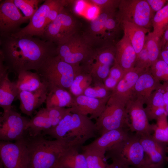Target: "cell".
Segmentation results:
<instances>
[{"label":"cell","mask_w":168,"mask_h":168,"mask_svg":"<svg viewBox=\"0 0 168 168\" xmlns=\"http://www.w3.org/2000/svg\"><path fill=\"white\" fill-rule=\"evenodd\" d=\"M0 56L8 71H37L49 57L57 55V45L38 37L0 36Z\"/></svg>","instance_id":"cell-1"},{"label":"cell","mask_w":168,"mask_h":168,"mask_svg":"<svg viewBox=\"0 0 168 168\" xmlns=\"http://www.w3.org/2000/svg\"><path fill=\"white\" fill-rule=\"evenodd\" d=\"M29 154L28 168H55L62 157L70 149L80 146L64 140L47 139L41 134L24 137Z\"/></svg>","instance_id":"cell-2"},{"label":"cell","mask_w":168,"mask_h":168,"mask_svg":"<svg viewBox=\"0 0 168 168\" xmlns=\"http://www.w3.org/2000/svg\"><path fill=\"white\" fill-rule=\"evenodd\" d=\"M97 134L95 123L89 117L72 112L71 109L56 126L41 134L72 142L82 147L86 141L96 137Z\"/></svg>","instance_id":"cell-3"},{"label":"cell","mask_w":168,"mask_h":168,"mask_svg":"<svg viewBox=\"0 0 168 168\" xmlns=\"http://www.w3.org/2000/svg\"><path fill=\"white\" fill-rule=\"evenodd\" d=\"M82 70L81 66L70 64L55 55L48 58L36 72L48 91L54 87L69 91L75 77Z\"/></svg>","instance_id":"cell-4"},{"label":"cell","mask_w":168,"mask_h":168,"mask_svg":"<svg viewBox=\"0 0 168 168\" xmlns=\"http://www.w3.org/2000/svg\"><path fill=\"white\" fill-rule=\"evenodd\" d=\"M139 135L131 133L126 139L115 144L105 154L110 158L134 168H148L145 154Z\"/></svg>","instance_id":"cell-5"},{"label":"cell","mask_w":168,"mask_h":168,"mask_svg":"<svg viewBox=\"0 0 168 168\" xmlns=\"http://www.w3.org/2000/svg\"><path fill=\"white\" fill-rule=\"evenodd\" d=\"M126 103L111 94L104 110L95 123L99 136L111 130L120 128L129 129V120Z\"/></svg>","instance_id":"cell-6"},{"label":"cell","mask_w":168,"mask_h":168,"mask_svg":"<svg viewBox=\"0 0 168 168\" xmlns=\"http://www.w3.org/2000/svg\"><path fill=\"white\" fill-rule=\"evenodd\" d=\"M80 22L66 5L45 30L41 38L57 46L79 33Z\"/></svg>","instance_id":"cell-7"},{"label":"cell","mask_w":168,"mask_h":168,"mask_svg":"<svg viewBox=\"0 0 168 168\" xmlns=\"http://www.w3.org/2000/svg\"><path fill=\"white\" fill-rule=\"evenodd\" d=\"M95 50L78 33L57 46V55L70 64L84 66L92 59Z\"/></svg>","instance_id":"cell-8"},{"label":"cell","mask_w":168,"mask_h":168,"mask_svg":"<svg viewBox=\"0 0 168 168\" xmlns=\"http://www.w3.org/2000/svg\"><path fill=\"white\" fill-rule=\"evenodd\" d=\"M116 16L126 21L149 29L155 13L146 0H120Z\"/></svg>","instance_id":"cell-9"},{"label":"cell","mask_w":168,"mask_h":168,"mask_svg":"<svg viewBox=\"0 0 168 168\" xmlns=\"http://www.w3.org/2000/svg\"><path fill=\"white\" fill-rule=\"evenodd\" d=\"M0 163L3 168H28V150L24 138L15 141L1 140Z\"/></svg>","instance_id":"cell-10"},{"label":"cell","mask_w":168,"mask_h":168,"mask_svg":"<svg viewBox=\"0 0 168 168\" xmlns=\"http://www.w3.org/2000/svg\"><path fill=\"white\" fill-rule=\"evenodd\" d=\"M144 102L134 96L126 103V108L129 120L130 131L139 136L152 134L154 124H151L145 110Z\"/></svg>","instance_id":"cell-11"},{"label":"cell","mask_w":168,"mask_h":168,"mask_svg":"<svg viewBox=\"0 0 168 168\" xmlns=\"http://www.w3.org/2000/svg\"><path fill=\"white\" fill-rule=\"evenodd\" d=\"M21 13L12 0H5L0 4V36H10L19 31L20 26L29 21Z\"/></svg>","instance_id":"cell-12"},{"label":"cell","mask_w":168,"mask_h":168,"mask_svg":"<svg viewBox=\"0 0 168 168\" xmlns=\"http://www.w3.org/2000/svg\"><path fill=\"white\" fill-rule=\"evenodd\" d=\"M30 119L12 109L0 117L1 140L15 141L24 137L26 127Z\"/></svg>","instance_id":"cell-13"},{"label":"cell","mask_w":168,"mask_h":168,"mask_svg":"<svg viewBox=\"0 0 168 168\" xmlns=\"http://www.w3.org/2000/svg\"><path fill=\"white\" fill-rule=\"evenodd\" d=\"M57 0H46L39 7L29 20V24L12 35L16 37L25 35L41 38L47 26L49 12Z\"/></svg>","instance_id":"cell-14"},{"label":"cell","mask_w":168,"mask_h":168,"mask_svg":"<svg viewBox=\"0 0 168 168\" xmlns=\"http://www.w3.org/2000/svg\"><path fill=\"white\" fill-rule=\"evenodd\" d=\"M145 154L148 168L154 166H165L168 145L155 138L152 134L140 137Z\"/></svg>","instance_id":"cell-15"},{"label":"cell","mask_w":168,"mask_h":168,"mask_svg":"<svg viewBox=\"0 0 168 168\" xmlns=\"http://www.w3.org/2000/svg\"><path fill=\"white\" fill-rule=\"evenodd\" d=\"M117 11L100 12L95 19L89 21L82 35L87 43L96 49L104 46L103 35L107 19Z\"/></svg>","instance_id":"cell-16"},{"label":"cell","mask_w":168,"mask_h":168,"mask_svg":"<svg viewBox=\"0 0 168 168\" xmlns=\"http://www.w3.org/2000/svg\"><path fill=\"white\" fill-rule=\"evenodd\" d=\"M131 133L128 128L110 130L99 136L89 144L82 146V149L92 150L105 156L108 150L115 144L126 139Z\"/></svg>","instance_id":"cell-17"},{"label":"cell","mask_w":168,"mask_h":168,"mask_svg":"<svg viewBox=\"0 0 168 168\" xmlns=\"http://www.w3.org/2000/svg\"><path fill=\"white\" fill-rule=\"evenodd\" d=\"M110 96L104 98H96L82 95L74 97L71 111L88 116L96 120L104 110Z\"/></svg>","instance_id":"cell-18"},{"label":"cell","mask_w":168,"mask_h":168,"mask_svg":"<svg viewBox=\"0 0 168 168\" xmlns=\"http://www.w3.org/2000/svg\"><path fill=\"white\" fill-rule=\"evenodd\" d=\"M48 92L47 86L34 92H20L17 97L20 101L19 108L21 112L27 116H31L45 101Z\"/></svg>","instance_id":"cell-19"},{"label":"cell","mask_w":168,"mask_h":168,"mask_svg":"<svg viewBox=\"0 0 168 168\" xmlns=\"http://www.w3.org/2000/svg\"><path fill=\"white\" fill-rule=\"evenodd\" d=\"M145 70L134 67L125 72L123 77L111 92V94L126 103L133 96L136 83Z\"/></svg>","instance_id":"cell-20"},{"label":"cell","mask_w":168,"mask_h":168,"mask_svg":"<svg viewBox=\"0 0 168 168\" xmlns=\"http://www.w3.org/2000/svg\"><path fill=\"white\" fill-rule=\"evenodd\" d=\"M115 63L126 72L134 67L137 54L127 38L123 35L115 44Z\"/></svg>","instance_id":"cell-21"},{"label":"cell","mask_w":168,"mask_h":168,"mask_svg":"<svg viewBox=\"0 0 168 168\" xmlns=\"http://www.w3.org/2000/svg\"><path fill=\"white\" fill-rule=\"evenodd\" d=\"M161 84L153 76L150 68L146 69L141 74L136 83L133 96L145 104L153 92Z\"/></svg>","instance_id":"cell-22"},{"label":"cell","mask_w":168,"mask_h":168,"mask_svg":"<svg viewBox=\"0 0 168 168\" xmlns=\"http://www.w3.org/2000/svg\"><path fill=\"white\" fill-rule=\"evenodd\" d=\"M121 23L124 35L128 39L138 54L144 46L147 35L150 32V30L129 22L124 21Z\"/></svg>","instance_id":"cell-23"},{"label":"cell","mask_w":168,"mask_h":168,"mask_svg":"<svg viewBox=\"0 0 168 168\" xmlns=\"http://www.w3.org/2000/svg\"><path fill=\"white\" fill-rule=\"evenodd\" d=\"M19 93L15 82L9 79L8 74L0 78V106L3 110L2 115L6 114L12 109V103Z\"/></svg>","instance_id":"cell-24"},{"label":"cell","mask_w":168,"mask_h":168,"mask_svg":"<svg viewBox=\"0 0 168 168\" xmlns=\"http://www.w3.org/2000/svg\"><path fill=\"white\" fill-rule=\"evenodd\" d=\"M74 101V97L68 90L54 87L48 91L45 101L46 108H71L73 105Z\"/></svg>","instance_id":"cell-25"},{"label":"cell","mask_w":168,"mask_h":168,"mask_svg":"<svg viewBox=\"0 0 168 168\" xmlns=\"http://www.w3.org/2000/svg\"><path fill=\"white\" fill-rule=\"evenodd\" d=\"M145 104V109L149 121L156 120L165 114L168 115L165 109L162 83L153 92Z\"/></svg>","instance_id":"cell-26"},{"label":"cell","mask_w":168,"mask_h":168,"mask_svg":"<svg viewBox=\"0 0 168 168\" xmlns=\"http://www.w3.org/2000/svg\"><path fill=\"white\" fill-rule=\"evenodd\" d=\"M15 83L19 92L21 91L34 92L46 86L42 82L39 74L29 70L20 72Z\"/></svg>","instance_id":"cell-27"},{"label":"cell","mask_w":168,"mask_h":168,"mask_svg":"<svg viewBox=\"0 0 168 168\" xmlns=\"http://www.w3.org/2000/svg\"><path fill=\"white\" fill-rule=\"evenodd\" d=\"M52 127L45 108L40 110L30 119L25 130L28 135L34 137L41 134L43 132Z\"/></svg>","instance_id":"cell-28"},{"label":"cell","mask_w":168,"mask_h":168,"mask_svg":"<svg viewBox=\"0 0 168 168\" xmlns=\"http://www.w3.org/2000/svg\"><path fill=\"white\" fill-rule=\"evenodd\" d=\"M79 147H75L68 151L61 158L55 168H88L84 155L79 152Z\"/></svg>","instance_id":"cell-29"},{"label":"cell","mask_w":168,"mask_h":168,"mask_svg":"<svg viewBox=\"0 0 168 168\" xmlns=\"http://www.w3.org/2000/svg\"><path fill=\"white\" fill-rule=\"evenodd\" d=\"M116 13L109 17L104 26L103 41L104 46L115 45L121 30H122L121 23L116 16Z\"/></svg>","instance_id":"cell-30"},{"label":"cell","mask_w":168,"mask_h":168,"mask_svg":"<svg viewBox=\"0 0 168 168\" xmlns=\"http://www.w3.org/2000/svg\"><path fill=\"white\" fill-rule=\"evenodd\" d=\"M92 81L91 74L82 68V71L74 79L69 91L74 97L83 95L85 90L91 84Z\"/></svg>","instance_id":"cell-31"},{"label":"cell","mask_w":168,"mask_h":168,"mask_svg":"<svg viewBox=\"0 0 168 168\" xmlns=\"http://www.w3.org/2000/svg\"><path fill=\"white\" fill-rule=\"evenodd\" d=\"M115 45H110L95 49L91 60L112 67L115 63Z\"/></svg>","instance_id":"cell-32"},{"label":"cell","mask_w":168,"mask_h":168,"mask_svg":"<svg viewBox=\"0 0 168 168\" xmlns=\"http://www.w3.org/2000/svg\"><path fill=\"white\" fill-rule=\"evenodd\" d=\"M168 25V2L155 14L152 21V32L160 39Z\"/></svg>","instance_id":"cell-33"},{"label":"cell","mask_w":168,"mask_h":168,"mask_svg":"<svg viewBox=\"0 0 168 168\" xmlns=\"http://www.w3.org/2000/svg\"><path fill=\"white\" fill-rule=\"evenodd\" d=\"M160 40L152 32H149L147 35L145 45L151 66L159 58L161 50Z\"/></svg>","instance_id":"cell-34"},{"label":"cell","mask_w":168,"mask_h":168,"mask_svg":"<svg viewBox=\"0 0 168 168\" xmlns=\"http://www.w3.org/2000/svg\"><path fill=\"white\" fill-rule=\"evenodd\" d=\"M168 116L165 114L156 119L152 135L156 139L168 145Z\"/></svg>","instance_id":"cell-35"},{"label":"cell","mask_w":168,"mask_h":168,"mask_svg":"<svg viewBox=\"0 0 168 168\" xmlns=\"http://www.w3.org/2000/svg\"><path fill=\"white\" fill-rule=\"evenodd\" d=\"M111 94V92L105 88L103 81L93 80L83 95L92 98H104L110 96Z\"/></svg>","instance_id":"cell-36"},{"label":"cell","mask_w":168,"mask_h":168,"mask_svg":"<svg viewBox=\"0 0 168 168\" xmlns=\"http://www.w3.org/2000/svg\"><path fill=\"white\" fill-rule=\"evenodd\" d=\"M125 72L116 63L111 68L108 75L103 81L105 88L112 92L123 77Z\"/></svg>","instance_id":"cell-37"},{"label":"cell","mask_w":168,"mask_h":168,"mask_svg":"<svg viewBox=\"0 0 168 168\" xmlns=\"http://www.w3.org/2000/svg\"><path fill=\"white\" fill-rule=\"evenodd\" d=\"M18 8L21 11L24 16L30 20L38 8L40 0H12Z\"/></svg>","instance_id":"cell-38"},{"label":"cell","mask_w":168,"mask_h":168,"mask_svg":"<svg viewBox=\"0 0 168 168\" xmlns=\"http://www.w3.org/2000/svg\"><path fill=\"white\" fill-rule=\"evenodd\" d=\"M88 168H106L107 163L105 156L92 150L83 149Z\"/></svg>","instance_id":"cell-39"},{"label":"cell","mask_w":168,"mask_h":168,"mask_svg":"<svg viewBox=\"0 0 168 168\" xmlns=\"http://www.w3.org/2000/svg\"><path fill=\"white\" fill-rule=\"evenodd\" d=\"M154 77L161 82H168V64L163 60L158 59L150 68Z\"/></svg>","instance_id":"cell-40"},{"label":"cell","mask_w":168,"mask_h":168,"mask_svg":"<svg viewBox=\"0 0 168 168\" xmlns=\"http://www.w3.org/2000/svg\"><path fill=\"white\" fill-rule=\"evenodd\" d=\"M45 108L52 128L56 126L65 115L71 110V108H69L55 107Z\"/></svg>","instance_id":"cell-41"},{"label":"cell","mask_w":168,"mask_h":168,"mask_svg":"<svg viewBox=\"0 0 168 168\" xmlns=\"http://www.w3.org/2000/svg\"><path fill=\"white\" fill-rule=\"evenodd\" d=\"M86 2L99 8L100 12L117 11L120 0H88Z\"/></svg>","instance_id":"cell-42"},{"label":"cell","mask_w":168,"mask_h":168,"mask_svg":"<svg viewBox=\"0 0 168 168\" xmlns=\"http://www.w3.org/2000/svg\"><path fill=\"white\" fill-rule=\"evenodd\" d=\"M151 66L147 51L144 44L142 49L137 55L134 67L145 70L150 68Z\"/></svg>","instance_id":"cell-43"},{"label":"cell","mask_w":168,"mask_h":168,"mask_svg":"<svg viewBox=\"0 0 168 168\" xmlns=\"http://www.w3.org/2000/svg\"><path fill=\"white\" fill-rule=\"evenodd\" d=\"M151 9L155 13L162 9L168 2L166 0H146Z\"/></svg>","instance_id":"cell-44"},{"label":"cell","mask_w":168,"mask_h":168,"mask_svg":"<svg viewBox=\"0 0 168 168\" xmlns=\"http://www.w3.org/2000/svg\"><path fill=\"white\" fill-rule=\"evenodd\" d=\"M163 93V99L165 105V109L168 115V82H163L162 83Z\"/></svg>","instance_id":"cell-45"},{"label":"cell","mask_w":168,"mask_h":168,"mask_svg":"<svg viewBox=\"0 0 168 168\" xmlns=\"http://www.w3.org/2000/svg\"><path fill=\"white\" fill-rule=\"evenodd\" d=\"M158 59L163 60L168 64V42L161 49Z\"/></svg>","instance_id":"cell-46"},{"label":"cell","mask_w":168,"mask_h":168,"mask_svg":"<svg viewBox=\"0 0 168 168\" xmlns=\"http://www.w3.org/2000/svg\"><path fill=\"white\" fill-rule=\"evenodd\" d=\"M106 168H134L130 166L124 164L117 161H112L110 164H107Z\"/></svg>","instance_id":"cell-47"},{"label":"cell","mask_w":168,"mask_h":168,"mask_svg":"<svg viewBox=\"0 0 168 168\" xmlns=\"http://www.w3.org/2000/svg\"><path fill=\"white\" fill-rule=\"evenodd\" d=\"M167 42H168V25L161 39L160 45L161 49Z\"/></svg>","instance_id":"cell-48"},{"label":"cell","mask_w":168,"mask_h":168,"mask_svg":"<svg viewBox=\"0 0 168 168\" xmlns=\"http://www.w3.org/2000/svg\"><path fill=\"white\" fill-rule=\"evenodd\" d=\"M164 166H151L148 168H164Z\"/></svg>","instance_id":"cell-49"},{"label":"cell","mask_w":168,"mask_h":168,"mask_svg":"<svg viewBox=\"0 0 168 168\" xmlns=\"http://www.w3.org/2000/svg\"><path fill=\"white\" fill-rule=\"evenodd\" d=\"M166 162L168 163V156H166Z\"/></svg>","instance_id":"cell-50"},{"label":"cell","mask_w":168,"mask_h":168,"mask_svg":"<svg viewBox=\"0 0 168 168\" xmlns=\"http://www.w3.org/2000/svg\"><path fill=\"white\" fill-rule=\"evenodd\" d=\"M58 168V167H56V168Z\"/></svg>","instance_id":"cell-51"},{"label":"cell","mask_w":168,"mask_h":168,"mask_svg":"<svg viewBox=\"0 0 168 168\" xmlns=\"http://www.w3.org/2000/svg\"></svg>","instance_id":"cell-52"}]
</instances>
